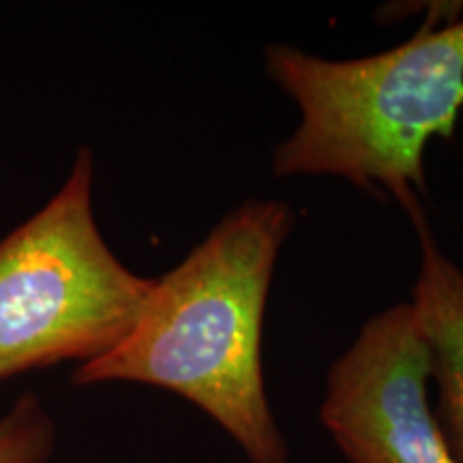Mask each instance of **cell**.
<instances>
[{
	"mask_svg": "<svg viewBox=\"0 0 463 463\" xmlns=\"http://www.w3.org/2000/svg\"><path fill=\"white\" fill-rule=\"evenodd\" d=\"M427 382L430 354L412 305H392L331 364L320 422L347 463H455Z\"/></svg>",
	"mask_w": 463,
	"mask_h": 463,
	"instance_id": "cell-4",
	"label": "cell"
},
{
	"mask_svg": "<svg viewBox=\"0 0 463 463\" xmlns=\"http://www.w3.org/2000/svg\"><path fill=\"white\" fill-rule=\"evenodd\" d=\"M420 245L412 311L438 386L436 420L455 463H463V269L438 245L420 200L405 208Z\"/></svg>",
	"mask_w": 463,
	"mask_h": 463,
	"instance_id": "cell-5",
	"label": "cell"
},
{
	"mask_svg": "<svg viewBox=\"0 0 463 463\" xmlns=\"http://www.w3.org/2000/svg\"><path fill=\"white\" fill-rule=\"evenodd\" d=\"M92 183L84 146L48 204L0 241V380L108 354L146 303L153 279L127 269L103 241Z\"/></svg>",
	"mask_w": 463,
	"mask_h": 463,
	"instance_id": "cell-3",
	"label": "cell"
},
{
	"mask_svg": "<svg viewBox=\"0 0 463 463\" xmlns=\"http://www.w3.org/2000/svg\"><path fill=\"white\" fill-rule=\"evenodd\" d=\"M54 450V422L34 395L15 402L0 419V463H48Z\"/></svg>",
	"mask_w": 463,
	"mask_h": 463,
	"instance_id": "cell-6",
	"label": "cell"
},
{
	"mask_svg": "<svg viewBox=\"0 0 463 463\" xmlns=\"http://www.w3.org/2000/svg\"><path fill=\"white\" fill-rule=\"evenodd\" d=\"M450 9L438 5L408 42L352 61L266 45V75L300 109L273 150V176H339L403 208L419 202L427 144L453 140L463 109V20Z\"/></svg>",
	"mask_w": 463,
	"mask_h": 463,
	"instance_id": "cell-2",
	"label": "cell"
},
{
	"mask_svg": "<svg viewBox=\"0 0 463 463\" xmlns=\"http://www.w3.org/2000/svg\"><path fill=\"white\" fill-rule=\"evenodd\" d=\"M297 215L281 200L230 211L181 264L153 279L131 333L78 364L75 386L137 382L198 405L251 463H288L266 397L264 311L283 242Z\"/></svg>",
	"mask_w": 463,
	"mask_h": 463,
	"instance_id": "cell-1",
	"label": "cell"
}]
</instances>
